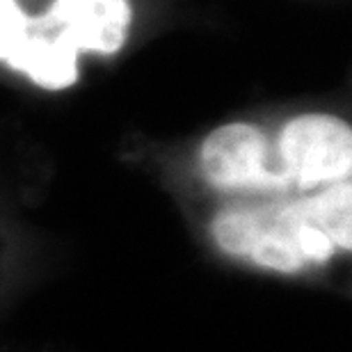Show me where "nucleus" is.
<instances>
[{
	"label": "nucleus",
	"mask_w": 352,
	"mask_h": 352,
	"mask_svg": "<svg viewBox=\"0 0 352 352\" xmlns=\"http://www.w3.org/2000/svg\"><path fill=\"white\" fill-rule=\"evenodd\" d=\"M28 16L16 0H0V60H7L25 32Z\"/></svg>",
	"instance_id": "7"
},
{
	"label": "nucleus",
	"mask_w": 352,
	"mask_h": 352,
	"mask_svg": "<svg viewBox=\"0 0 352 352\" xmlns=\"http://www.w3.org/2000/svg\"><path fill=\"white\" fill-rule=\"evenodd\" d=\"M210 229L217 248L229 256L281 274H298L309 265H322L341 252L311 220L307 197L229 206L213 217Z\"/></svg>",
	"instance_id": "1"
},
{
	"label": "nucleus",
	"mask_w": 352,
	"mask_h": 352,
	"mask_svg": "<svg viewBox=\"0 0 352 352\" xmlns=\"http://www.w3.org/2000/svg\"><path fill=\"white\" fill-rule=\"evenodd\" d=\"M78 51L72 48L48 25L44 16L28 19L25 32L10 53V67L46 89H62L78 78L76 69Z\"/></svg>",
	"instance_id": "5"
},
{
	"label": "nucleus",
	"mask_w": 352,
	"mask_h": 352,
	"mask_svg": "<svg viewBox=\"0 0 352 352\" xmlns=\"http://www.w3.org/2000/svg\"><path fill=\"white\" fill-rule=\"evenodd\" d=\"M201 172L220 190H288L291 179L272 156L267 138L252 124H227L204 140Z\"/></svg>",
	"instance_id": "3"
},
{
	"label": "nucleus",
	"mask_w": 352,
	"mask_h": 352,
	"mask_svg": "<svg viewBox=\"0 0 352 352\" xmlns=\"http://www.w3.org/2000/svg\"><path fill=\"white\" fill-rule=\"evenodd\" d=\"M277 160L293 186L314 190L346 181L352 170V131L339 117L300 115L279 135Z\"/></svg>",
	"instance_id": "2"
},
{
	"label": "nucleus",
	"mask_w": 352,
	"mask_h": 352,
	"mask_svg": "<svg viewBox=\"0 0 352 352\" xmlns=\"http://www.w3.org/2000/svg\"><path fill=\"white\" fill-rule=\"evenodd\" d=\"M307 206L311 220L332 238L341 252H350V208H352V186L350 181H339L325 186L320 192L307 197Z\"/></svg>",
	"instance_id": "6"
},
{
	"label": "nucleus",
	"mask_w": 352,
	"mask_h": 352,
	"mask_svg": "<svg viewBox=\"0 0 352 352\" xmlns=\"http://www.w3.org/2000/svg\"><path fill=\"white\" fill-rule=\"evenodd\" d=\"M44 19L76 51L110 55L124 46L131 7L126 0H55Z\"/></svg>",
	"instance_id": "4"
}]
</instances>
